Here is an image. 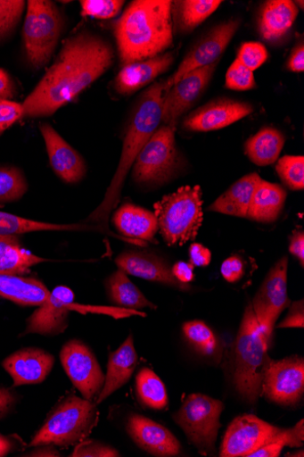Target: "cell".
<instances>
[{"label":"cell","mask_w":304,"mask_h":457,"mask_svg":"<svg viewBox=\"0 0 304 457\" xmlns=\"http://www.w3.org/2000/svg\"><path fill=\"white\" fill-rule=\"evenodd\" d=\"M114 56L109 41L91 30L68 37L52 67L21 104L23 119L53 115L101 78Z\"/></svg>","instance_id":"cell-1"},{"label":"cell","mask_w":304,"mask_h":457,"mask_svg":"<svg viewBox=\"0 0 304 457\" xmlns=\"http://www.w3.org/2000/svg\"><path fill=\"white\" fill-rule=\"evenodd\" d=\"M169 0H136L113 23V33L123 66L164 54L173 43Z\"/></svg>","instance_id":"cell-2"},{"label":"cell","mask_w":304,"mask_h":457,"mask_svg":"<svg viewBox=\"0 0 304 457\" xmlns=\"http://www.w3.org/2000/svg\"><path fill=\"white\" fill-rule=\"evenodd\" d=\"M164 82H154L143 94L130 113L119 165L103 202L88 218L89 222L108 228L109 217L120 199L126 178L151 137L160 128L162 119L161 105Z\"/></svg>","instance_id":"cell-3"},{"label":"cell","mask_w":304,"mask_h":457,"mask_svg":"<svg viewBox=\"0 0 304 457\" xmlns=\"http://www.w3.org/2000/svg\"><path fill=\"white\" fill-rule=\"evenodd\" d=\"M270 339L259 326L251 305L243 314L235 344L234 386L242 397L254 404L260 394Z\"/></svg>","instance_id":"cell-4"},{"label":"cell","mask_w":304,"mask_h":457,"mask_svg":"<svg viewBox=\"0 0 304 457\" xmlns=\"http://www.w3.org/2000/svg\"><path fill=\"white\" fill-rule=\"evenodd\" d=\"M100 412L94 402L70 395L50 413L36 433L29 447L53 445L68 447L88 438L99 422Z\"/></svg>","instance_id":"cell-5"},{"label":"cell","mask_w":304,"mask_h":457,"mask_svg":"<svg viewBox=\"0 0 304 457\" xmlns=\"http://www.w3.org/2000/svg\"><path fill=\"white\" fill-rule=\"evenodd\" d=\"M65 29V18L49 0L27 3L23 26V45L29 65L38 71L54 55Z\"/></svg>","instance_id":"cell-6"},{"label":"cell","mask_w":304,"mask_h":457,"mask_svg":"<svg viewBox=\"0 0 304 457\" xmlns=\"http://www.w3.org/2000/svg\"><path fill=\"white\" fill-rule=\"evenodd\" d=\"M202 192L199 186L183 187L154 204L159 229L168 245L195 239L203 221Z\"/></svg>","instance_id":"cell-7"},{"label":"cell","mask_w":304,"mask_h":457,"mask_svg":"<svg viewBox=\"0 0 304 457\" xmlns=\"http://www.w3.org/2000/svg\"><path fill=\"white\" fill-rule=\"evenodd\" d=\"M176 128L162 124L141 150L133 165L136 183L144 187L161 186L176 175L180 164Z\"/></svg>","instance_id":"cell-8"},{"label":"cell","mask_w":304,"mask_h":457,"mask_svg":"<svg viewBox=\"0 0 304 457\" xmlns=\"http://www.w3.org/2000/svg\"><path fill=\"white\" fill-rule=\"evenodd\" d=\"M223 410L221 401L194 394L185 399L173 420L201 453L210 454L215 452Z\"/></svg>","instance_id":"cell-9"},{"label":"cell","mask_w":304,"mask_h":457,"mask_svg":"<svg viewBox=\"0 0 304 457\" xmlns=\"http://www.w3.org/2000/svg\"><path fill=\"white\" fill-rule=\"evenodd\" d=\"M240 26V20L232 19L213 27L202 35L185 57L177 71L164 82V93L190 71L218 62Z\"/></svg>","instance_id":"cell-10"},{"label":"cell","mask_w":304,"mask_h":457,"mask_svg":"<svg viewBox=\"0 0 304 457\" xmlns=\"http://www.w3.org/2000/svg\"><path fill=\"white\" fill-rule=\"evenodd\" d=\"M61 361L67 376L82 397L96 403L105 376L90 348L78 340H71L62 347Z\"/></svg>","instance_id":"cell-11"},{"label":"cell","mask_w":304,"mask_h":457,"mask_svg":"<svg viewBox=\"0 0 304 457\" xmlns=\"http://www.w3.org/2000/svg\"><path fill=\"white\" fill-rule=\"evenodd\" d=\"M287 273L288 258L283 257L271 269L252 302L256 319L269 339L279 316L290 304Z\"/></svg>","instance_id":"cell-12"},{"label":"cell","mask_w":304,"mask_h":457,"mask_svg":"<svg viewBox=\"0 0 304 457\" xmlns=\"http://www.w3.org/2000/svg\"><path fill=\"white\" fill-rule=\"evenodd\" d=\"M304 392V361L299 356L281 361L269 358L263 379L262 393L271 401L293 405Z\"/></svg>","instance_id":"cell-13"},{"label":"cell","mask_w":304,"mask_h":457,"mask_svg":"<svg viewBox=\"0 0 304 457\" xmlns=\"http://www.w3.org/2000/svg\"><path fill=\"white\" fill-rule=\"evenodd\" d=\"M218 62L190 71L163 94L161 122L177 127L181 116L204 94Z\"/></svg>","instance_id":"cell-14"},{"label":"cell","mask_w":304,"mask_h":457,"mask_svg":"<svg viewBox=\"0 0 304 457\" xmlns=\"http://www.w3.org/2000/svg\"><path fill=\"white\" fill-rule=\"evenodd\" d=\"M280 429L255 415H242L229 426L222 444L221 456L248 457L258 448L271 443Z\"/></svg>","instance_id":"cell-15"},{"label":"cell","mask_w":304,"mask_h":457,"mask_svg":"<svg viewBox=\"0 0 304 457\" xmlns=\"http://www.w3.org/2000/svg\"><path fill=\"white\" fill-rule=\"evenodd\" d=\"M74 293L70 287H56L48 300L38 306L27 320L22 336L55 337L62 334L69 326L70 312H74Z\"/></svg>","instance_id":"cell-16"},{"label":"cell","mask_w":304,"mask_h":457,"mask_svg":"<svg viewBox=\"0 0 304 457\" xmlns=\"http://www.w3.org/2000/svg\"><path fill=\"white\" fill-rule=\"evenodd\" d=\"M251 104L236 100L215 99L189 113L184 120L185 129L192 132L221 130L250 115Z\"/></svg>","instance_id":"cell-17"},{"label":"cell","mask_w":304,"mask_h":457,"mask_svg":"<svg viewBox=\"0 0 304 457\" xmlns=\"http://www.w3.org/2000/svg\"><path fill=\"white\" fill-rule=\"evenodd\" d=\"M39 130L45 142L51 166L58 178L67 184L79 183L86 174L82 155L50 123H41Z\"/></svg>","instance_id":"cell-18"},{"label":"cell","mask_w":304,"mask_h":457,"mask_svg":"<svg viewBox=\"0 0 304 457\" xmlns=\"http://www.w3.org/2000/svg\"><path fill=\"white\" fill-rule=\"evenodd\" d=\"M55 363L50 353L35 347L21 349L4 360L3 365L13 380V386L38 385L49 377Z\"/></svg>","instance_id":"cell-19"},{"label":"cell","mask_w":304,"mask_h":457,"mask_svg":"<svg viewBox=\"0 0 304 457\" xmlns=\"http://www.w3.org/2000/svg\"><path fill=\"white\" fill-rule=\"evenodd\" d=\"M126 428L138 446L152 455L177 456L181 453L178 439L166 428L144 415H130Z\"/></svg>","instance_id":"cell-20"},{"label":"cell","mask_w":304,"mask_h":457,"mask_svg":"<svg viewBox=\"0 0 304 457\" xmlns=\"http://www.w3.org/2000/svg\"><path fill=\"white\" fill-rule=\"evenodd\" d=\"M173 62L175 54L164 53L152 59L125 65L115 78L114 90L120 96L134 95L166 72Z\"/></svg>","instance_id":"cell-21"},{"label":"cell","mask_w":304,"mask_h":457,"mask_svg":"<svg viewBox=\"0 0 304 457\" xmlns=\"http://www.w3.org/2000/svg\"><path fill=\"white\" fill-rule=\"evenodd\" d=\"M116 264L126 274L182 290L190 288L187 284L180 282L172 275L171 269L165 261L152 253L126 252L118 256Z\"/></svg>","instance_id":"cell-22"},{"label":"cell","mask_w":304,"mask_h":457,"mask_svg":"<svg viewBox=\"0 0 304 457\" xmlns=\"http://www.w3.org/2000/svg\"><path fill=\"white\" fill-rule=\"evenodd\" d=\"M297 5L290 0H270L260 8L258 31L268 44L276 45L292 28L298 16Z\"/></svg>","instance_id":"cell-23"},{"label":"cell","mask_w":304,"mask_h":457,"mask_svg":"<svg viewBox=\"0 0 304 457\" xmlns=\"http://www.w3.org/2000/svg\"><path fill=\"white\" fill-rule=\"evenodd\" d=\"M137 365L138 355L135 347L134 337L130 335L120 347L109 356L104 386L96 404L103 403L125 386L132 378Z\"/></svg>","instance_id":"cell-24"},{"label":"cell","mask_w":304,"mask_h":457,"mask_svg":"<svg viewBox=\"0 0 304 457\" xmlns=\"http://www.w3.org/2000/svg\"><path fill=\"white\" fill-rule=\"evenodd\" d=\"M112 221L122 235L143 243L152 242L159 230L154 213L130 203L119 207L112 217Z\"/></svg>","instance_id":"cell-25"},{"label":"cell","mask_w":304,"mask_h":457,"mask_svg":"<svg viewBox=\"0 0 304 457\" xmlns=\"http://www.w3.org/2000/svg\"><path fill=\"white\" fill-rule=\"evenodd\" d=\"M48 287L37 278L0 274V297L21 306H40L50 297Z\"/></svg>","instance_id":"cell-26"},{"label":"cell","mask_w":304,"mask_h":457,"mask_svg":"<svg viewBox=\"0 0 304 457\" xmlns=\"http://www.w3.org/2000/svg\"><path fill=\"white\" fill-rule=\"evenodd\" d=\"M286 197L287 193L281 186L260 180L253 193L246 218L265 224L276 221L283 210Z\"/></svg>","instance_id":"cell-27"},{"label":"cell","mask_w":304,"mask_h":457,"mask_svg":"<svg viewBox=\"0 0 304 457\" xmlns=\"http://www.w3.org/2000/svg\"><path fill=\"white\" fill-rule=\"evenodd\" d=\"M262 180L256 173L244 176L217 198L208 211L224 215L246 218L253 193Z\"/></svg>","instance_id":"cell-28"},{"label":"cell","mask_w":304,"mask_h":457,"mask_svg":"<svg viewBox=\"0 0 304 457\" xmlns=\"http://www.w3.org/2000/svg\"><path fill=\"white\" fill-rule=\"evenodd\" d=\"M47 261L26 249L20 236L0 235V274L25 276Z\"/></svg>","instance_id":"cell-29"},{"label":"cell","mask_w":304,"mask_h":457,"mask_svg":"<svg viewBox=\"0 0 304 457\" xmlns=\"http://www.w3.org/2000/svg\"><path fill=\"white\" fill-rule=\"evenodd\" d=\"M223 2L220 0H181L172 2L173 27L180 33H191L204 22Z\"/></svg>","instance_id":"cell-30"},{"label":"cell","mask_w":304,"mask_h":457,"mask_svg":"<svg viewBox=\"0 0 304 457\" xmlns=\"http://www.w3.org/2000/svg\"><path fill=\"white\" fill-rule=\"evenodd\" d=\"M285 138L277 129L266 128L250 137L245 143V153L256 165L267 166L275 163L284 146Z\"/></svg>","instance_id":"cell-31"},{"label":"cell","mask_w":304,"mask_h":457,"mask_svg":"<svg viewBox=\"0 0 304 457\" xmlns=\"http://www.w3.org/2000/svg\"><path fill=\"white\" fill-rule=\"evenodd\" d=\"M107 289L110 300L119 308L136 311L157 308L119 269L108 278Z\"/></svg>","instance_id":"cell-32"},{"label":"cell","mask_w":304,"mask_h":457,"mask_svg":"<svg viewBox=\"0 0 304 457\" xmlns=\"http://www.w3.org/2000/svg\"><path fill=\"white\" fill-rule=\"evenodd\" d=\"M94 228L86 224H54L35 221L0 212V235L21 236L41 231H83Z\"/></svg>","instance_id":"cell-33"},{"label":"cell","mask_w":304,"mask_h":457,"mask_svg":"<svg viewBox=\"0 0 304 457\" xmlns=\"http://www.w3.org/2000/svg\"><path fill=\"white\" fill-rule=\"evenodd\" d=\"M136 388L141 402L154 410H163L168 405V395L162 381L156 373L144 368L136 378Z\"/></svg>","instance_id":"cell-34"},{"label":"cell","mask_w":304,"mask_h":457,"mask_svg":"<svg viewBox=\"0 0 304 457\" xmlns=\"http://www.w3.org/2000/svg\"><path fill=\"white\" fill-rule=\"evenodd\" d=\"M24 172L14 165H0V204L21 200L28 192Z\"/></svg>","instance_id":"cell-35"},{"label":"cell","mask_w":304,"mask_h":457,"mask_svg":"<svg viewBox=\"0 0 304 457\" xmlns=\"http://www.w3.org/2000/svg\"><path fill=\"white\" fill-rule=\"evenodd\" d=\"M183 329L187 341L200 354L211 356L218 350V341L206 323L200 320L188 321Z\"/></svg>","instance_id":"cell-36"},{"label":"cell","mask_w":304,"mask_h":457,"mask_svg":"<svg viewBox=\"0 0 304 457\" xmlns=\"http://www.w3.org/2000/svg\"><path fill=\"white\" fill-rule=\"evenodd\" d=\"M276 171L282 181L292 190L304 187V157L302 155H285L276 165Z\"/></svg>","instance_id":"cell-37"},{"label":"cell","mask_w":304,"mask_h":457,"mask_svg":"<svg viewBox=\"0 0 304 457\" xmlns=\"http://www.w3.org/2000/svg\"><path fill=\"white\" fill-rule=\"evenodd\" d=\"M26 8L27 4L21 0H0V41L15 30Z\"/></svg>","instance_id":"cell-38"},{"label":"cell","mask_w":304,"mask_h":457,"mask_svg":"<svg viewBox=\"0 0 304 457\" xmlns=\"http://www.w3.org/2000/svg\"><path fill=\"white\" fill-rule=\"evenodd\" d=\"M81 15L97 20H110L117 17L123 6L122 0H81Z\"/></svg>","instance_id":"cell-39"},{"label":"cell","mask_w":304,"mask_h":457,"mask_svg":"<svg viewBox=\"0 0 304 457\" xmlns=\"http://www.w3.org/2000/svg\"><path fill=\"white\" fill-rule=\"evenodd\" d=\"M226 87L230 90L238 92L254 89L256 81L253 71L236 59L226 73Z\"/></svg>","instance_id":"cell-40"},{"label":"cell","mask_w":304,"mask_h":457,"mask_svg":"<svg viewBox=\"0 0 304 457\" xmlns=\"http://www.w3.org/2000/svg\"><path fill=\"white\" fill-rule=\"evenodd\" d=\"M267 59L268 52L266 46L256 41L243 44L237 56V60L251 71L265 64Z\"/></svg>","instance_id":"cell-41"},{"label":"cell","mask_w":304,"mask_h":457,"mask_svg":"<svg viewBox=\"0 0 304 457\" xmlns=\"http://www.w3.org/2000/svg\"><path fill=\"white\" fill-rule=\"evenodd\" d=\"M73 457H115L120 456L113 447L98 441H82L76 446Z\"/></svg>","instance_id":"cell-42"},{"label":"cell","mask_w":304,"mask_h":457,"mask_svg":"<svg viewBox=\"0 0 304 457\" xmlns=\"http://www.w3.org/2000/svg\"><path fill=\"white\" fill-rule=\"evenodd\" d=\"M21 119H23L22 104L0 98V137Z\"/></svg>","instance_id":"cell-43"},{"label":"cell","mask_w":304,"mask_h":457,"mask_svg":"<svg viewBox=\"0 0 304 457\" xmlns=\"http://www.w3.org/2000/svg\"><path fill=\"white\" fill-rule=\"evenodd\" d=\"M304 441L303 420H300L294 428L280 429L272 442H279L284 446L300 447ZM271 442V443H272Z\"/></svg>","instance_id":"cell-44"},{"label":"cell","mask_w":304,"mask_h":457,"mask_svg":"<svg viewBox=\"0 0 304 457\" xmlns=\"http://www.w3.org/2000/svg\"><path fill=\"white\" fill-rule=\"evenodd\" d=\"M221 271L228 282L235 283L244 275V264L240 258L231 257L223 263Z\"/></svg>","instance_id":"cell-45"},{"label":"cell","mask_w":304,"mask_h":457,"mask_svg":"<svg viewBox=\"0 0 304 457\" xmlns=\"http://www.w3.org/2000/svg\"><path fill=\"white\" fill-rule=\"evenodd\" d=\"M19 402V395L12 389L0 387V420L8 417L14 411Z\"/></svg>","instance_id":"cell-46"},{"label":"cell","mask_w":304,"mask_h":457,"mask_svg":"<svg viewBox=\"0 0 304 457\" xmlns=\"http://www.w3.org/2000/svg\"><path fill=\"white\" fill-rule=\"evenodd\" d=\"M303 301L293 303L286 319L278 325V328H303Z\"/></svg>","instance_id":"cell-47"},{"label":"cell","mask_w":304,"mask_h":457,"mask_svg":"<svg viewBox=\"0 0 304 457\" xmlns=\"http://www.w3.org/2000/svg\"><path fill=\"white\" fill-rule=\"evenodd\" d=\"M18 92L13 78L4 69H0V98L12 101Z\"/></svg>","instance_id":"cell-48"},{"label":"cell","mask_w":304,"mask_h":457,"mask_svg":"<svg viewBox=\"0 0 304 457\" xmlns=\"http://www.w3.org/2000/svg\"><path fill=\"white\" fill-rule=\"evenodd\" d=\"M191 264L197 267H206L211 262V253L204 245L194 243L190 246Z\"/></svg>","instance_id":"cell-49"},{"label":"cell","mask_w":304,"mask_h":457,"mask_svg":"<svg viewBox=\"0 0 304 457\" xmlns=\"http://www.w3.org/2000/svg\"><path fill=\"white\" fill-rule=\"evenodd\" d=\"M287 69L292 72H302L304 71V46L302 40L292 51L287 61Z\"/></svg>","instance_id":"cell-50"},{"label":"cell","mask_w":304,"mask_h":457,"mask_svg":"<svg viewBox=\"0 0 304 457\" xmlns=\"http://www.w3.org/2000/svg\"><path fill=\"white\" fill-rule=\"evenodd\" d=\"M25 445L23 440L17 436H4L0 434V457L21 449Z\"/></svg>","instance_id":"cell-51"},{"label":"cell","mask_w":304,"mask_h":457,"mask_svg":"<svg viewBox=\"0 0 304 457\" xmlns=\"http://www.w3.org/2000/svg\"><path fill=\"white\" fill-rule=\"evenodd\" d=\"M172 275L184 284H187L193 280V265L180 262L171 269Z\"/></svg>","instance_id":"cell-52"},{"label":"cell","mask_w":304,"mask_h":457,"mask_svg":"<svg viewBox=\"0 0 304 457\" xmlns=\"http://www.w3.org/2000/svg\"><path fill=\"white\" fill-rule=\"evenodd\" d=\"M290 253L296 257L301 267L304 265V234L302 231H298L292 235L289 245Z\"/></svg>","instance_id":"cell-53"},{"label":"cell","mask_w":304,"mask_h":457,"mask_svg":"<svg viewBox=\"0 0 304 457\" xmlns=\"http://www.w3.org/2000/svg\"><path fill=\"white\" fill-rule=\"evenodd\" d=\"M283 447L279 442H272L258 448L248 457H278Z\"/></svg>","instance_id":"cell-54"},{"label":"cell","mask_w":304,"mask_h":457,"mask_svg":"<svg viewBox=\"0 0 304 457\" xmlns=\"http://www.w3.org/2000/svg\"><path fill=\"white\" fill-rule=\"evenodd\" d=\"M34 450L31 452L23 453V456H48V457H57L61 456V453L56 446L53 445H45L36 446Z\"/></svg>","instance_id":"cell-55"}]
</instances>
